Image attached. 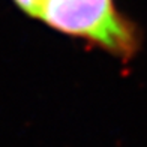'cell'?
<instances>
[{"instance_id":"7a4b0ae2","label":"cell","mask_w":147,"mask_h":147,"mask_svg":"<svg viewBox=\"0 0 147 147\" xmlns=\"http://www.w3.org/2000/svg\"><path fill=\"white\" fill-rule=\"evenodd\" d=\"M14 2L21 8L24 12H27L32 17H39L42 9L44 0H14Z\"/></svg>"},{"instance_id":"6da1fadb","label":"cell","mask_w":147,"mask_h":147,"mask_svg":"<svg viewBox=\"0 0 147 147\" xmlns=\"http://www.w3.org/2000/svg\"><path fill=\"white\" fill-rule=\"evenodd\" d=\"M39 18L116 54H129L137 44L132 27L116 12L113 0H44Z\"/></svg>"}]
</instances>
